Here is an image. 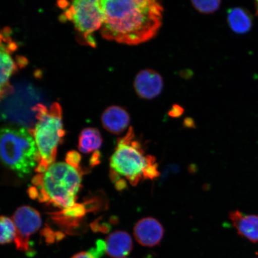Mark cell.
<instances>
[{
	"label": "cell",
	"mask_w": 258,
	"mask_h": 258,
	"mask_svg": "<svg viewBox=\"0 0 258 258\" xmlns=\"http://www.w3.org/2000/svg\"><path fill=\"white\" fill-rule=\"evenodd\" d=\"M104 21L102 37L109 41L135 46L149 41L162 25L163 8L154 0H103Z\"/></svg>",
	"instance_id": "1"
},
{
	"label": "cell",
	"mask_w": 258,
	"mask_h": 258,
	"mask_svg": "<svg viewBox=\"0 0 258 258\" xmlns=\"http://www.w3.org/2000/svg\"><path fill=\"white\" fill-rule=\"evenodd\" d=\"M83 173L66 163H54L44 172L33 177L29 196L47 205L69 208L76 204Z\"/></svg>",
	"instance_id": "2"
},
{
	"label": "cell",
	"mask_w": 258,
	"mask_h": 258,
	"mask_svg": "<svg viewBox=\"0 0 258 258\" xmlns=\"http://www.w3.org/2000/svg\"><path fill=\"white\" fill-rule=\"evenodd\" d=\"M37 119L33 128L29 131L36 144L38 161L35 172L46 171L55 161L57 147L66 135L62 122V107L54 102L49 108L38 104L34 106Z\"/></svg>",
	"instance_id": "3"
},
{
	"label": "cell",
	"mask_w": 258,
	"mask_h": 258,
	"mask_svg": "<svg viewBox=\"0 0 258 258\" xmlns=\"http://www.w3.org/2000/svg\"><path fill=\"white\" fill-rule=\"evenodd\" d=\"M38 153L34 138L22 126L0 128V163L19 177L36 168Z\"/></svg>",
	"instance_id": "4"
},
{
	"label": "cell",
	"mask_w": 258,
	"mask_h": 258,
	"mask_svg": "<svg viewBox=\"0 0 258 258\" xmlns=\"http://www.w3.org/2000/svg\"><path fill=\"white\" fill-rule=\"evenodd\" d=\"M57 6L63 10L60 20L72 22L77 32V40L81 44L95 48L96 43L93 34L101 30L104 21L101 1H61L57 2Z\"/></svg>",
	"instance_id": "5"
},
{
	"label": "cell",
	"mask_w": 258,
	"mask_h": 258,
	"mask_svg": "<svg viewBox=\"0 0 258 258\" xmlns=\"http://www.w3.org/2000/svg\"><path fill=\"white\" fill-rule=\"evenodd\" d=\"M144 154L143 145L130 127L126 134L117 141L110 158V170L124 176L132 185H137L143 178V171L148 164V156Z\"/></svg>",
	"instance_id": "6"
},
{
	"label": "cell",
	"mask_w": 258,
	"mask_h": 258,
	"mask_svg": "<svg viewBox=\"0 0 258 258\" xmlns=\"http://www.w3.org/2000/svg\"><path fill=\"white\" fill-rule=\"evenodd\" d=\"M17 49V44L11 37L9 29L0 31V101L12 92L10 83L12 77L28 63L24 57H14Z\"/></svg>",
	"instance_id": "7"
},
{
	"label": "cell",
	"mask_w": 258,
	"mask_h": 258,
	"mask_svg": "<svg viewBox=\"0 0 258 258\" xmlns=\"http://www.w3.org/2000/svg\"><path fill=\"white\" fill-rule=\"evenodd\" d=\"M16 227L15 239L16 249L30 251V238L39 230L41 225V216L30 206H22L16 210L13 217Z\"/></svg>",
	"instance_id": "8"
},
{
	"label": "cell",
	"mask_w": 258,
	"mask_h": 258,
	"mask_svg": "<svg viewBox=\"0 0 258 258\" xmlns=\"http://www.w3.org/2000/svg\"><path fill=\"white\" fill-rule=\"evenodd\" d=\"M134 88L141 98L153 99L159 96L163 88V80L159 73L145 69L139 72L135 79Z\"/></svg>",
	"instance_id": "9"
},
{
	"label": "cell",
	"mask_w": 258,
	"mask_h": 258,
	"mask_svg": "<svg viewBox=\"0 0 258 258\" xmlns=\"http://www.w3.org/2000/svg\"><path fill=\"white\" fill-rule=\"evenodd\" d=\"M164 234L162 225L156 219L147 217L139 221L134 227L137 241L146 247H153L160 244Z\"/></svg>",
	"instance_id": "10"
},
{
	"label": "cell",
	"mask_w": 258,
	"mask_h": 258,
	"mask_svg": "<svg viewBox=\"0 0 258 258\" xmlns=\"http://www.w3.org/2000/svg\"><path fill=\"white\" fill-rule=\"evenodd\" d=\"M229 218L238 235L252 243H257L258 215L245 214L235 210L229 213Z\"/></svg>",
	"instance_id": "11"
},
{
	"label": "cell",
	"mask_w": 258,
	"mask_h": 258,
	"mask_svg": "<svg viewBox=\"0 0 258 258\" xmlns=\"http://www.w3.org/2000/svg\"><path fill=\"white\" fill-rule=\"evenodd\" d=\"M128 112L120 106H109L102 113L101 122L103 127L114 135H120L127 128L130 123Z\"/></svg>",
	"instance_id": "12"
},
{
	"label": "cell",
	"mask_w": 258,
	"mask_h": 258,
	"mask_svg": "<svg viewBox=\"0 0 258 258\" xmlns=\"http://www.w3.org/2000/svg\"><path fill=\"white\" fill-rule=\"evenodd\" d=\"M106 253L111 258H125L133 249V241L127 232L116 231L105 241Z\"/></svg>",
	"instance_id": "13"
},
{
	"label": "cell",
	"mask_w": 258,
	"mask_h": 258,
	"mask_svg": "<svg viewBox=\"0 0 258 258\" xmlns=\"http://www.w3.org/2000/svg\"><path fill=\"white\" fill-rule=\"evenodd\" d=\"M227 22L234 33L244 34L249 32L253 27V17L246 9L234 8L228 9Z\"/></svg>",
	"instance_id": "14"
},
{
	"label": "cell",
	"mask_w": 258,
	"mask_h": 258,
	"mask_svg": "<svg viewBox=\"0 0 258 258\" xmlns=\"http://www.w3.org/2000/svg\"><path fill=\"white\" fill-rule=\"evenodd\" d=\"M88 209L85 203L71 206V207L62 209V211L52 213L53 219L60 224L66 227H77L79 220L85 217Z\"/></svg>",
	"instance_id": "15"
},
{
	"label": "cell",
	"mask_w": 258,
	"mask_h": 258,
	"mask_svg": "<svg viewBox=\"0 0 258 258\" xmlns=\"http://www.w3.org/2000/svg\"><path fill=\"white\" fill-rule=\"evenodd\" d=\"M102 143V138L98 129L87 127L84 128L80 135L79 149L83 153L89 154L98 150Z\"/></svg>",
	"instance_id": "16"
},
{
	"label": "cell",
	"mask_w": 258,
	"mask_h": 258,
	"mask_svg": "<svg viewBox=\"0 0 258 258\" xmlns=\"http://www.w3.org/2000/svg\"><path fill=\"white\" fill-rule=\"evenodd\" d=\"M16 227L12 219L1 216L0 217V244L11 243L16 237Z\"/></svg>",
	"instance_id": "17"
},
{
	"label": "cell",
	"mask_w": 258,
	"mask_h": 258,
	"mask_svg": "<svg viewBox=\"0 0 258 258\" xmlns=\"http://www.w3.org/2000/svg\"><path fill=\"white\" fill-rule=\"evenodd\" d=\"M192 6L203 14H211L220 8L221 1H192Z\"/></svg>",
	"instance_id": "18"
},
{
	"label": "cell",
	"mask_w": 258,
	"mask_h": 258,
	"mask_svg": "<svg viewBox=\"0 0 258 258\" xmlns=\"http://www.w3.org/2000/svg\"><path fill=\"white\" fill-rule=\"evenodd\" d=\"M147 156L148 164L143 171V179L153 180L160 176L158 164L156 158L154 156L151 155H147Z\"/></svg>",
	"instance_id": "19"
},
{
	"label": "cell",
	"mask_w": 258,
	"mask_h": 258,
	"mask_svg": "<svg viewBox=\"0 0 258 258\" xmlns=\"http://www.w3.org/2000/svg\"><path fill=\"white\" fill-rule=\"evenodd\" d=\"M81 160H82V157H81L80 154L75 151H70L67 154V163L73 167L74 168L82 171L85 173L80 166Z\"/></svg>",
	"instance_id": "20"
},
{
	"label": "cell",
	"mask_w": 258,
	"mask_h": 258,
	"mask_svg": "<svg viewBox=\"0 0 258 258\" xmlns=\"http://www.w3.org/2000/svg\"><path fill=\"white\" fill-rule=\"evenodd\" d=\"M88 252L94 258H99L106 252L105 241L99 240L96 241L95 247L90 249Z\"/></svg>",
	"instance_id": "21"
},
{
	"label": "cell",
	"mask_w": 258,
	"mask_h": 258,
	"mask_svg": "<svg viewBox=\"0 0 258 258\" xmlns=\"http://www.w3.org/2000/svg\"><path fill=\"white\" fill-rule=\"evenodd\" d=\"M93 231L95 232H101L103 233H108L111 230V224L102 222L101 218L97 219L91 225Z\"/></svg>",
	"instance_id": "22"
},
{
	"label": "cell",
	"mask_w": 258,
	"mask_h": 258,
	"mask_svg": "<svg viewBox=\"0 0 258 258\" xmlns=\"http://www.w3.org/2000/svg\"><path fill=\"white\" fill-rule=\"evenodd\" d=\"M183 109L178 105H173L169 112V114L172 117H179L183 114Z\"/></svg>",
	"instance_id": "23"
},
{
	"label": "cell",
	"mask_w": 258,
	"mask_h": 258,
	"mask_svg": "<svg viewBox=\"0 0 258 258\" xmlns=\"http://www.w3.org/2000/svg\"><path fill=\"white\" fill-rule=\"evenodd\" d=\"M101 153H100L98 151H96V152L92 155L91 159H90V166L93 167L98 165V164L101 163Z\"/></svg>",
	"instance_id": "24"
},
{
	"label": "cell",
	"mask_w": 258,
	"mask_h": 258,
	"mask_svg": "<svg viewBox=\"0 0 258 258\" xmlns=\"http://www.w3.org/2000/svg\"><path fill=\"white\" fill-rule=\"evenodd\" d=\"M114 183L115 188L119 191H123L127 187V183L124 179L120 178Z\"/></svg>",
	"instance_id": "25"
},
{
	"label": "cell",
	"mask_w": 258,
	"mask_h": 258,
	"mask_svg": "<svg viewBox=\"0 0 258 258\" xmlns=\"http://www.w3.org/2000/svg\"><path fill=\"white\" fill-rule=\"evenodd\" d=\"M72 258H94L89 252L82 251V252L77 253Z\"/></svg>",
	"instance_id": "26"
},
{
	"label": "cell",
	"mask_w": 258,
	"mask_h": 258,
	"mask_svg": "<svg viewBox=\"0 0 258 258\" xmlns=\"http://www.w3.org/2000/svg\"><path fill=\"white\" fill-rule=\"evenodd\" d=\"M255 8H256V15H257V16H258V1L255 2Z\"/></svg>",
	"instance_id": "27"
}]
</instances>
